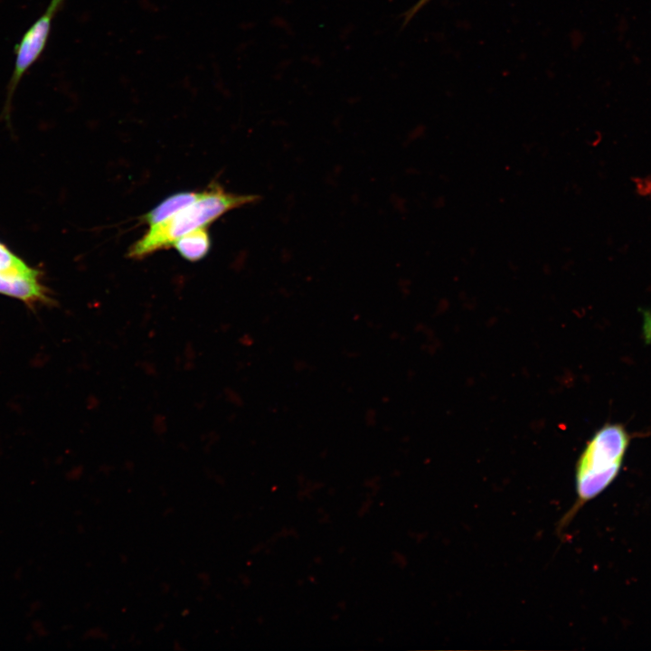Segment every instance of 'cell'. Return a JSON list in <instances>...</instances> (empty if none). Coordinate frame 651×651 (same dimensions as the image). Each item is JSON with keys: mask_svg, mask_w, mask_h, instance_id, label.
<instances>
[{"mask_svg": "<svg viewBox=\"0 0 651 651\" xmlns=\"http://www.w3.org/2000/svg\"><path fill=\"white\" fill-rule=\"evenodd\" d=\"M429 0H419L412 7H410L407 12L404 13V23L403 25H406L410 20L416 14L420 9H421Z\"/></svg>", "mask_w": 651, "mask_h": 651, "instance_id": "cell-7", "label": "cell"}, {"mask_svg": "<svg viewBox=\"0 0 651 651\" xmlns=\"http://www.w3.org/2000/svg\"><path fill=\"white\" fill-rule=\"evenodd\" d=\"M259 199L257 194L229 193L218 184H213L190 205L165 221L149 226L146 233L132 245L128 256L142 259L158 250L166 249L182 236L205 228L229 211Z\"/></svg>", "mask_w": 651, "mask_h": 651, "instance_id": "cell-1", "label": "cell"}, {"mask_svg": "<svg viewBox=\"0 0 651 651\" xmlns=\"http://www.w3.org/2000/svg\"><path fill=\"white\" fill-rule=\"evenodd\" d=\"M629 443V434L619 424L603 426L586 443L575 469L577 498L561 519L562 526L569 524L585 504L614 482L620 472Z\"/></svg>", "mask_w": 651, "mask_h": 651, "instance_id": "cell-2", "label": "cell"}, {"mask_svg": "<svg viewBox=\"0 0 651 651\" xmlns=\"http://www.w3.org/2000/svg\"><path fill=\"white\" fill-rule=\"evenodd\" d=\"M172 246L184 259L197 261L209 252L211 240L205 228H201L182 236Z\"/></svg>", "mask_w": 651, "mask_h": 651, "instance_id": "cell-6", "label": "cell"}, {"mask_svg": "<svg viewBox=\"0 0 651 651\" xmlns=\"http://www.w3.org/2000/svg\"><path fill=\"white\" fill-rule=\"evenodd\" d=\"M201 193L202 192H182L170 195L149 211L145 215L144 221L149 226L162 222L193 203Z\"/></svg>", "mask_w": 651, "mask_h": 651, "instance_id": "cell-5", "label": "cell"}, {"mask_svg": "<svg viewBox=\"0 0 651 651\" xmlns=\"http://www.w3.org/2000/svg\"><path fill=\"white\" fill-rule=\"evenodd\" d=\"M0 294L18 299L29 307L52 302L48 288L42 281L41 270L30 266L2 241Z\"/></svg>", "mask_w": 651, "mask_h": 651, "instance_id": "cell-3", "label": "cell"}, {"mask_svg": "<svg viewBox=\"0 0 651 651\" xmlns=\"http://www.w3.org/2000/svg\"><path fill=\"white\" fill-rule=\"evenodd\" d=\"M55 13L49 8L27 29L15 47L14 66L8 84L5 117H9L10 103L20 80L42 55L51 33Z\"/></svg>", "mask_w": 651, "mask_h": 651, "instance_id": "cell-4", "label": "cell"}, {"mask_svg": "<svg viewBox=\"0 0 651 651\" xmlns=\"http://www.w3.org/2000/svg\"><path fill=\"white\" fill-rule=\"evenodd\" d=\"M63 1L64 0H52L47 8H49L52 12L56 13L58 11V9L60 8V6L61 5V4L63 3Z\"/></svg>", "mask_w": 651, "mask_h": 651, "instance_id": "cell-8", "label": "cell"}]
</instances>
